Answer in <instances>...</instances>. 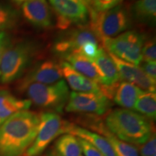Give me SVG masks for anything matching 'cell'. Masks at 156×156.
Instances as JSON below:
<instances>
[{
    "instance_id": "26",
    "label": "cell",
    "mask_w": 156,
    "mask_h": 156,
    "mask_svg": "<svg viewBox=\"0 0 156 156\" xmlns=\"http://www.w3.org/2000/svg\"><path fill=\"white\" fill-rule=\"evenodd\" d=\"M141 156H156V136L154 131L147 140L140 145H134Z\"/></svg>"
},
{
    "instance_id": "24",
    "label": "cell",
    "mask_w": 156,
    "mask_h": 156,
    "mask_svg": "<svg viewBox=\"0 0 156 156\" xmlns=\"http://www.w3.org/2000/svg\"><path fill=\"white\" fill-rule=\"evenodd\" d=\"M20 15L16 9L0 0V32H7L17 26Z\"/></svg>"
},
{
    "instance_id": "19",
    "label": "cell",
    "mask_w": 156,
    "mask_h": 156,
    "mask_svg": "<svg viewBox=\"0 0 156 156\" xmlns=\"http://www.w3.org/2000/svg\"><path fill=\"white\" fill-rule=\"evenodd\" d=\"M89 127L108 140L117 156H140L135 146L118 139L107 129L104 123L95 122Z\"/></svg>"
},
{
    "instance_id": "34",
    "label": "cell",
    "mask_w": 156,
    "mask_h": 156,
    "mask_svg": "<svg viewBox=\"0 0 156 156\" xmlns=\"http://www.w3.org/2000/svg\"><path fill=\"white\" fill-rule=\"evenodd\" d=\"M82 1H83V0H82ZM83 3H84V2H83ZM84 4H85V3H84Z\"/></svg>"
},
{
    "instance_id": "1",
    "label": "cell",
    "mask_w": 156,
    "mask_h": 156,
    "mask_svg": "<svg viewBox=\"0 0 156 156\" xmlns=\"http://www.w3.org/2000/svg\"><path fill=\"white\" fill-rule=\"evenodd\" d=\"M40 115L29 110L15 113L0 125V156H22L38 132Z\"/></svg>"
},
{
    "instance_id": "4",
    "label": "cell",
    "mask_w": 156,
    "mask_h": 156,
    "mask_svg": "<svg viewBox=\"0 0 156 156\" xmlns=\"http://www.w3.org/2000/svg\"><path fill=\"white\" fill-rule=\"evenodd\" d=\"M31 103L46 112L62 113L65 108L69 97V86L62 79L55 83L30 84L23 90Z\"/></svg>"
},
{
    "instance_id": "15",
    "label": "cell",
    "mask_w": 156,
    "mask_h": 156,
    "mask_svg": "<svg viewBox=\"0 0 156 156\" xmlns=\"http://www.w3.org/2000/svg\"><path fill=\"white\" fill-rule=\"evenodd\" d=\"M67 133L73 134L77 137L86 140L98 150L103 156H117L108 140L101 134L93 132L87 129L80 127L75 124L69 122Z\"/></svg>"
},
{
    "instance_id": "17",
    "label": "cell",
    "mask_w": 156,
    "mask_h": 156,
    "mask_svg": "<svg viewBox=\"0 0 156 156\" xmlns=\"http://www.w3.org/2000/svg\"><path fill=\"white\" fill-rule=\"evenodd\" d=\"M63 58L79 73L96 82L100 85H103V76L91 60L78 53L70 54Z\"/></svg>"
},
{
    "instance_id": "31",
    "label": "cell",
    "mask_w": 156,
    "mask_h": 156,
    "mask_svg": "<svg viewBox=\"0 0 156 156\" xmlns=\"http://www.w3.org/2000/svg\"><path fill=\"white\" fill-rule=\"evenodd\" d=\"M11 1L15 4H16L17 5H22L23 3L28 1V0H11Z\"/></svg>"
},
{
    "instance_id": "21",
    "label": "cell",
    "mask_w": 156,
    "mask_h": 156,
    "mask_svg": "<svg viewBox=\"0 0 156 156\" xmlns=\"http://www.w3.org/2000/svg\"><path fill=\"white\" fill-rule=\"evenodd\" d=\"M54 151L58 156L83 155L78 138L69 133L58 136L54 144Z\"/></svg>"
},
{
    "instance_id": "23",
    "label": "cell",
    "mask_w": 156,
    "mask_h": 156,
    "mask_svg": "<svg viewBox=\"0 0 156 156\" xmlns=\"http://www.w3.org/2000/svg\"><path fill=\"white\" fill-rule=\"evenodd\" d=\"M134 110L149 120L156 118V94L155 93L144 92L138 98L134 105Z\"/></svg>"
},
{
    "instance_id": "2",
    "label": "cell",
    "mask_w": 156,
    "mask_h": 156,
    "mask_svg": "<svg viewBox=\"0 0 156 156\" xmlns=\"http://www.w3.org/2000/svg\"><path fill=\"white\" fill-rule=\"evenodd\" d=\"M103 123L107 129L118 139L133 145L144 143L155 131L152 121L126 108L108 112Z\"/></svg>"
},
{
    "instance_id": "7",
    "label": "cell",
    "mask_w": 156,
    "mask_h": 156,
    "mask_svg": "<svg viewBox=\"0 0 156 156\" xmlns=\"http://www.w3.org/2000/svg\"><path fill=\"white\" fill-rule=\"evenodd\" d=\"M40 115L38 129L34 142L24 156H38L51 143L62 134H67L69 122L64 120L57 113L44 112Z\"/></svg>"
},
{
    "instance_id": "9",
    "label": "cell",
    "mask_w": 156,
    "mask_h": 156,
    "mask_svg": "<svg viewBox=\"0 0 156 156\" xmlns=\"http://www.w3.org/2000/svg\"><path fill=\"white\" fill-rule=\"evenodd\" d=\"M112 107V101L101 93L72 92L64 109L69 113L101 116L108 113Z\"/></svg>"
},
{
    "instance_id": "30",
    "label": "cell",
    "mask_w": 156,
    "mask_h": 156,
    "mask_svg": "<svg viewBox=\"0 0 156 156\" xmlns=\"http://www.w3.org/2000/svg\"><path fill=\"white\" fill-rule=\"evenodd\" d=\"M12 44L11 38L7 32H0V66L4 53Z\"/></svg>"
},
{
    "instance_id": "13",
    "label": "cell",
    "mask_w": 156,
    "mask_h": 156,
    "mask_svg": "<svg viewBox=\"0 0 156 156\" xmlns=\"http://www.w3.org/2000/svg\"><path fill=\"white\" fill-rule=\"evenodd\" d=\"M21 6L23 16L30 24L39 28L52 26L51 12L46 0H28Z\"/></svg>"
},
{
    "instance_id": "27",
    "label": "cell",
    "mask_w": 156,
    "mask_h": 156,
    "mask_svg": "<svg viewBox=\"0 0 156 156\" xmlns=\"http://www.w3.org/2000/svg\"><path fill=\"white\" fill-rule=\"evenodd\" d=\"M156 44L155 39H146L142 50V62H155Z\"/></svg>"
},
{
    "instance_id": "16",
    "label": "cell",
    "mask_w": 156,
    "mask_h": 156,
    "mask_svg": "<svg viewBox=\"0 0 156 156\" xmlns=\"http://www.w3.org/2000/svg\"><path fill=\"white\" fill-rule=\"evenodd\" d=\"M103 77V86L112 87L119 84L118 70L108 52L101 46L96 57L92 61Z\"/></svg>"
},
{
    "instance_id": "6",
    "label": "cell",
    "mask_w": 156,
    "mask_h": 156,
    "mask_svg": "<svg viewBox=\"0 0 156 156\" xmlns=\"http://www.w3.org/2000/svg\"><path fill=\"white\" fill-rule=\"evenodd\" d=\"M146 39L145 35L136 30H126L113 38L101 40L102 47L117 58L140 65L142 62V50Z\"/></svg>"
},
{
    "instance_id": "25",
    "label": "cell",
    "mask_w": 156,
    "mask_h": 156,
    "mask_svg": "<svg viewBox=\"0 0 156 156\" xmlns=\"http://www.w3.org/2000/svg\"><path fill=\"white\" fill-rule=\"evenodd\" d=\"M123 0H87L89 12H100L116 7Z\"/></svg>"
},
{
    "instance_id": "5",
    "label": "cell",
    "mask_w": 156,
    "mask_h": 156,
    "mask_svg": "<svg viewBox=\"0 0 156 156\" xmlns=\"http://www.w3.org/2000/svg\"><path fill=\"white\" fill-rule=\"evenodd\" d=\"M89 14L90 28L99 40L118 36L132 26L131 15L121 4L108 10L89 12Z\"/></svg>"
},
{
    "instance_id": "14",
    "label": "cell",
    "mask_w": 156,
    "mask_h": 156,
    "mask_svg": "<svg viewBox=\"0 0 156 156\" xmlns=\"http://www.w3.org/2000/svg\"><path fill=\"white\" fill-rule=\"evenodd\" d=\"M60 66L62 76L74 92L101 93V85L98 83L78 73L67 62H60Z\"/></svg>"
},
{
    "instance_id": "3",
    "label": "cell",
    "mask_w": 156,
    "mask_h": 156,
    "mask_svg": "<svg viewBox=\"0 0 156 156\" xmlns=\"http://www.w3.org/2000/svg\"><path fill=\"white\" fill-rule=\"evenodd\" d=\"M38 51V45L30 41L9 45L2 59L0 83L9 84L22 77L36 58Z\"/></svg>"
},
{
    "instance_id": "18",
    "label": "cell",
    "mask_w": 156,
    "mask_h": 156,
    "mask_svg": "<svg viewBox=\"0 0 156 156\" xmlns=\"http://www.w3.org/2000/svg\"><path fill=\"white\" fill-rule=\"evenodd\" d=\"M32 103L28 99H20L9 91L0 90V122H3L15 113L28 110Z\"/></svg>"
},
{
    "instance_id": "11",
    "label": "cell",
    "mask_w": 156,
    "mask_h": 156,
    "mask_svg": "<svg viewBox=\"0 0 156 156\" xmlns=\"http://www.w3.org/2000/svg\"><path fill=\"white\" fill-rule=\"evenodd\" d=\"M63 78L60 63L53 60H46L37 64L20 81L18 89L23 91L30 84L55 83Z\"/></svg>"
},
{
    "instance_id": "10",
    "label": "cell",
    "mask_w": 156,
    "mask_h": 156,
    "mask_svg": "<svg viewBox=\"0 0 156 156\" xmlns=\"http://www.w3.org/2000/svg\"><path fill=\"white\" fill-rule=\"evenodd\" d=\"M87 43H99V39L90 28L80 25L62 34L55 41L53 49L61 57L70 54L79 53Z\"/></svg>"
},
{
    "instance_id": "33",
    "label": "cell",
    "mask_w": 156,
    "mask_h": 156,
    "mask_svg": "<svg viewBox=\"0 0 156 156\" xmlns=\"http://www.w3.org/2000/svg\"><path fill=\"white\" fill-rule=\"evenodd\" d=\"M1 124H2V122H0V125H1Z\"/></svg>"
},
{
    "instance_id": "28",
    "label": "cell",
    "mask_w": 156,
    "mask_h": 156,
    "mask_svg": "<svg viewBox=\"0 0 156 156\" xmlns=\"http://www.w3.org/2000/svg\"><path fill=\"white\" fill-rule=\"evenodd\" d=\"M77 138L82 149V153L84 156H103V154L90 142L81 138Z\"/></svg>"
},
{
    "instance_id": "35",
    "label": "cell",
    "mask_w": 156,
    "mask_h": 156,
    "mask_svg": "<svg viewBox=\"0 0 156 156\" xmlns=\"http://www.w3.org/2000/svg\"><path fill=\"white\" fill-rule=\"evenodd\" d=\"M82 156H83V155H82Z\"/></svg>"
},
{
    "instance_id": "12",
    "label": "cell",
    "mask_w": 156,
    "mask_h": 156,
    "mask_svg": "<svg viewBox=\"0 0 156 156\" xmlns=\"http://www.w3.org/2000/svg\"><path fill=\"white\" fill-rule=\"evenodd\" d=\"M108 54L117 68L120 81L134 84L144 92L155 93L156 82L152 80L146 75L140 66L123 61L112 54L108 53Z\"/></svg>"
},
{
    "instance_id": "29",
    "label": "cell",
    "mask_w": 156,
    "mask_h": 156,
    "mask_svg": "<svg viewBox=\"0 0 156 156\" xmlns=\"http://www.w3.org/2000/svg\"><path fill=\"white\" fill-rule=\"evenodd\" d=\"M140 65L145 75L156 82V62H142Z\"/></svg>"
},
{
    "instance_id": "22",
    "label": "cell",
    "mask_w": 156,
    "mask_h": 156,
    "mask_svg": "<svg viewBox=\"0 0 156 156\" xmlns=\"http://www.w3.org/2000/svg\"><path fill=\"white\" fill-rule=\"evenodd\" d=\"M132 14L138 22L153 24L156 20V0H139L132 7Z\"/></svg>"
},
{
    "instance_id": "32",
    "label": "cell",
    "mask_w": 156,
    "mask_h": 156,
    "mask_svg": "<svg viewBox=\"0 0 156 156\" xmlns=\"http://www.w3.org/2000/svg\"><path fill=\"white\" fill-rule=\"evenodd\" d=\"M46 156H58V155H56L54 150H51V151L48 152V153L46 154Z\"/></svg>"
},
{
    "instance_id": "20",
    "label": "cell",
    "mask_w": 156,
    "mask_h": 156,
    "mask_svg": "<svg viewBox=\"0 0 156 156\" xmlns=\"http://www.w3.org/2000/svg\"><path fill=\"white\" fill-rule=\"evenodd\" d=\"M144 91L134 84L122 81L119 83L113 97L114 101L123 108L134 110L138 98Z\"/></svg>"
},
{
    "instance_id": "8",
    "label": "cell",
    "mask_w": 156,
    "mask_h": 156,
    "mask_svg": "<svg viewBox=\"0 0 156 156\" xmlns=\"http://www.w3.org/2000/svg\"><path fill=\"white\" fill-rule=\"evenodd\" d=\"M56 14V28L67 30L73 25H85L89 9L82 0H48Z\"/></svg>"
}]
</instances>
